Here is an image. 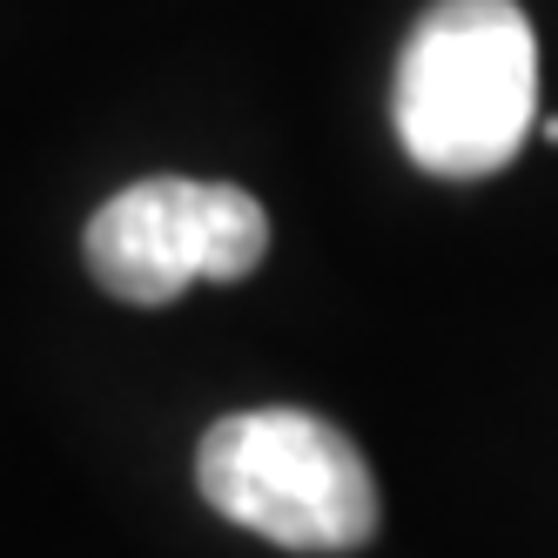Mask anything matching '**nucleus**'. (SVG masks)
<instances>
[{
	"label": "nucleus",
	"mask_w": 558,
	"mask_h": 558,
	"mask_svg": "<svg viewBox=\"0 0 558 558\" xmlns=\"http://www.w3.org/2000/svg\"><path fill=\"white\" fill-rule=\"evenodd\" d=\"M390 122L424 175H498L538 122V34L518 0H437L397 54Z\"/></svg>",
	"instance_id": "obj_1"
},
{
	"label": "nucleus",
	"mask_w": 558,
	"mask_h": 558,
	"mask_svg": "<svg viewBox=\"0 0 558 558\" xmlns=\"http://www.w3.org/2000/svg\"><path fill=\"white\" fill-rule=\"evenodd\" d=\"M203 498L283 551H356L377 532V477L316 411H235L195 445Z\"/></svg>",
	"instance_id": "obj_2"
},
{
	"label": "nucleus",
	"mask_w": 558,
	"mask_h": 558,
	"mask_svg": "<svg viewBox=\"0 0 558 558\" xmlns=\"http://www.w3.org/2000/svg\"><path fill=\"white\" fill-rule=\"evenodd\" d=\"M88 269L122 303H175L189 283H235L269 256V216L235 182L148 175L88 216Z\"/></svg>",
	"instance_id": "obj_3"
}]
</instances>
